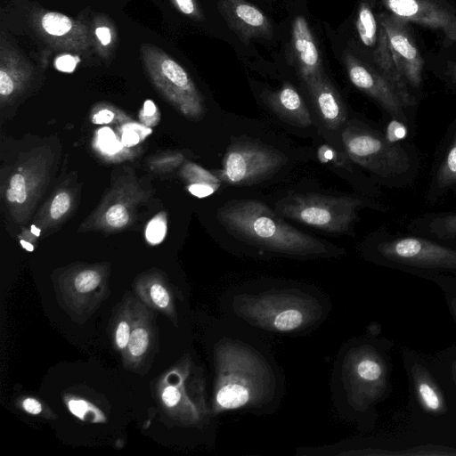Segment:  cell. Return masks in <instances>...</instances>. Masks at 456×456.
Masks as SVG:
<instances>
[{
  "mask_svg": "<svg viewBox=\"0 0 456 456\" xmlns=\"http://www.w3.org/2000/svg\"><path fill=\"white\" fill-rule=\"evenodd\" d=\"M217 219L234 237L274 252L301 256L330 254L325 243L289 225L260 200L228 202L218 209Z\"/></svg>",
  "mask_w": 456,
  "mask_h": 456,
  "instance_id": "6da1fadb",
  "label": "cell"
},
{
  "mask_svg": "<svg viewBox=\"0 0 456 456\" xmlns=\"http://www.w3.org/2000/svg\"><path fill=\"white\" fill-rule=\"evenodd\" d=\"M216 377L213 411L253 406L273 391V376L268 365L248 346L224 340L216 349Z\"/></svg>",
  "mask_w": 456,
  "mask_h": 456,
  "instance_id": "7a4b0ae2",
  "label": "cell"
},
{
  "mask_svg": "<svg viewBox=\"0 0 456 456\" xmlns=\"http://www.w3.org/2000/svg\"><path fill=\"white\" fill-rule=\"evenodd\" d=\"M238 315L272 331L289 332L316 320L320 305L314 298L289 291L241 295L234 302Z\"/></svg>",
  "mask_w": 456,
  "mask_h": 456,
  "instance_id": "3957f363",
  "label": "cell"
},
{
  "mask_svg": "<svg viewBox=\"0 0 456 456\" xmlns=\"http://www.w3.org/2000/svg\"><path fill=\"white\" fill-rule=\"evenodd\" d=\"M154 395L162 414L178 425H197L207 413L202 379L188 357L159 378Z\"/></svg>",
  "mask_w": 456,
  "mask_h": 456,
  "instance_id": "277c9868",
  "label": "cell"
},
{
  "mask_svg": "<svg viewBox=\"0 0 456 456\" xmlns=\"http://www.w3.org/2000/svg\"><path fill=\"white\" fill-rule=\"evenodd\" d=\"M362 200L348 196L296 193L276 204L281 216L331 233L347 232L357 217Z\"/></svg>",
  "mask_w": 456,
  "mask_h": 456,
  "instance_id": "5b68a950",
  "label": "cell"
},
{
  "mask_svg": "<svg viewBox=\"0 0 456 456\" xmlns=\"http://www.w3.org/2000/svg\"><path fill=\"white\" fill-rule=\"evenodd\" d=\"M141 61L157 90L190 118L206 111L204 99L188 72L171 55L151 44H142Z\"/></svg>",
  "mask_w": 456,
  "mask_h": 456,
  "instance_id": "8992f818",
  "label": "cell"
},
{
  "mask_svg": "<svg viewBox=\"0 0 456 456\" xmlns=\"http://www.w3.org/2000/svg\"><path fill=\"white\" fill-rule=\"evenodd\" d=\"M342 142L349 159L383 177L405 173L410 166L406 151L377 131L350 122L342 133Z\"/></svg>",
  "mask_w": 456,
  "mask_h": 456,
  "instance_id": "52a82bcc",
  "label": "cell"
},
{
  "mask_svg": "<svg viewBox=\"0 0 456 456\" xmlns=\"http://www.w3.org/2000/svg\"><path fill=\"white\" fill-rule=\"evenodd\" d=\"M108 273L100 265L77 266L53 278L57 300L78 323L86 322L109 296Z\"/></svg>",
  "mask_w": 456,
  "mask_h": 456,
  "instance_id": "ba28073f",
  "label": "cell"
},
{
  "mask_svg": "<svg viewBox=\"0 0 456 456\" xmlns=\"http://www.w3.org/2000/svg\"><path fill=\"white\" fill-rule=\"evenodd\" d=\"M286 162L287 157L273 147L240 141L229 146L216 175L229 184L249 185L275 174Z\"/></svg>",
  "mask_w": 456,
  "mask_h": 456,
  "instance_id": "9c48e42d",
  "label": "cell"
},
{
  "mask_svg": "<svg viewBox=\"0 0 456 456\" xmlns=\"http://www.w3.org/2000/svg\"><path fill=\"white\" fill-rule=\"evenodd\" d=\"M348 390L354 404L364 410L384 394L387 385V369L372 347L362 346L349 356L346 365Z\"/></svg>",
  "mask_w": 456,
  "mask_h": 456,
  "instance_id": "30bf717a",
  "label": "cell"
},
{
  "mask_svg": "<svg viewBox=\"0 0 456 456\" xmlns=\"http://www.w3.org/2000/svg\"><path fill=\"white\" fill-rule=\"evenodd\" d=\"M31 23L43 40L59 51L78 53L94 47L91 28L63 13L34 11Z\"/></svg>",
  "mask_w": 456,
  "mask_h": 456,
  "instance_id": "8fae6325",
  "label": "cell"
},
{
  "mask_svg": "<svg viewBox=\"0 0 456 456\" xmlns=\"http://www.w3.org/2000/svg\"><path fill=\"white\" fill-rule=\"evenodd\" d=\"M379 252L387 259L415 267L456 269V250L416 237L384 241Z\"/></svg>",
  "mask_w": 456,
  "mask_h": 456,
  "instance_id": "7c38bea8",
  "label": "cell"
},
{
  "mask_svg": "<svg viewBox=\"0 0 456 456\" xmlns=\"http://www.w3.org/2000/svg\"><path fill=\"white\" fill-rule=\"evenodd\" d=\"M157 349L158 332L154 316L150 308L136 298L130 338L121 354L122 363L126 370L142 372L151 362Z\"/></svg>",
  "mask_w": 456,
  "mask_h": 456,
  "instance_id": "4fadbf2b",
  "label": "cell"
},
{
  "mask_svg": "<svg viewBox=\"0 0 456 456\" xmlns=\"http://www.w3.org/2000/svg\"><path fill=\"white\" fill-rule=\"evenodd\" d=\"M343 61L348 78L356 88L377 101L395 119L406 122L399 97L379 72L349 53H345Z\"/></svg>",
  "mask_w": 456,
  "mask_h": 456,
  "instance_id": "5bb4252c",
  "label": "cell"
},
{
  "mask_svg": "<svg viewBox=\"0 0 456 456\" xmlns=\"http://www.w3.org/2000/svg\"><path fill=\"white\" fill-rule=\"evenodd\" d=\"M387 8L404 21L441 31L456 43V14L436 0H382Z\"/></svg>",
  "mask_w": 456,
  "mask_h": 456,
  "instance_id": "9a60e30c",
  "label": "cell"
},
{
  "mask_svg": "<svg viewBox=\"0 0 456 456\" xmlns=\"http://www.w3.org/2000/svg\"><path fill=\"white\" fill-rule=\"evenodd\" d=\"M379 23L387 35L393 57L411 86L419 87L421 83L423 61L416 45L406 29L405 21L392 14H379Z\"/></svg>",
  "mask_w": 456,
  "mask_h": 456,
  "instance_id": "2e32d148",
  "label": "cell"
},
{
  "mask_svg": "<svg viewBox=\"0 0 456 456\" xmlns=\"http://www.w3.org/2000/svg\"><path fill=\"white\" fill-rule=\"evenodd\" d=\"M218 10L229 28L245 44L255 38H272L270 20L247 0H219Z\"/></svg>",
  "mask_w": 456,
  "mask_h": 456,
  "instance_id": "e0dca14e",
  "label": "cell"
},
{
  "mask_svg": "<svg viewBox=\"0 0 456 456\" xmlns=\"http://www.w3.org/2000/svg\"><path fill=\"white\" fill-rule=\"evenodd\" d=\"M32 75L28 60L8 41L4 35L0 39V95L3 102L20 93Z\"/></svg>",
  "mask_w": 456,
  "mask_h": 456,
  "instance_id": "ac0fdd59",
  "label": "cell"
},
{
  "mask_svg": "<svg viewBox=\"0 0 456 456\" xmlns=\"http://www.w3.org/2000/svg\"><path fill=\"white\" fill-rule=\"evenodd\" d=\"M134 288L138 298L145 305L166 315L175 326H177L175 293L161 273L152 272L141 275Z\"/></svg>",
  "mask_w": 456,
  "mask_h": 456,
  "instance_id": "d6986e66",
  "label": "cell"
},
{
  "mask_svg": "<svg viewBox=\"0 0 456 456\" xmlns=\"http://www.w3.org/2000/svg\"><path fill=\"white\" fill-rule=\"evenodd\" d=\"M305 84L324 125L331 130L342 126L347 118L346 107L324 72L312 77Z\"/></svg>",
  "mask_w": 456,
  "mask_h": 456,
  "instance_id": "ffe728a7",
  "label": "cell"
},
{
  "mask_svg": "<svg viewBox=\"0 0 456 456\" xmlns=\"http://www.w3.org/2000/svg\"><path fill=\"white\" fill-rule=\"evenodd\" d=\"M291 49L296 66L304 82L323 72L322 59L313 33L305 17L297 16L292 23Z\"/></svg>",
  "mask_w": 456,
  "mask_h": 456,
  "instance_id": "44dd1931",
  "label": "cell"
},
{
  "mask_svg": "<svg viewBox=\"0 0 456 456\" xmlns=\"http://www.w3.org/2000/svg\"><path fill=\"white\" fill-rule=\"evenodd\" d=\"M266 104L283 120L299 127L313 124L305 101L290 83H284L277 91L265 92Z\"/></svg>",
  "mask_w": 456,
  "mask_h": 456,
  "instance_id": "7402d4cb",
  "label": "cell"
},
{
  "mask_svg": "<svg viewBox=\"0 0 456 456\" xmlns=\"http://www.w3.org/2000/svg\"><path fill=\"white\" fill-rule=\"evenodd\" d=\"M373 60L379 72L393 87L403 106L413 105L415 100L410 94L407 81L393 57L387 32L381 24H379L378 40L373 51Z\"/></svg>",
  "mask_w": 456,
  "mask_h": 456,
  "instance_id": "603a6c76",
  "label": "cell"
},
{
  "mask_svg": "<svg viewBox=\"0 0 456 456\" xmlns=\"http://www.w3.org/2000/svg\"><path fill=\"white\" fill-rule=\"evenodd\" d=\"M411 374L421 406L431 414L444 413L446 410L444 396L427 369L416 363L411 368Z\"/></svg>",
  "mask_w": 456,
  "mask_h": 456,
  "instance_id": "cb8c5ba5",
  "label": "cell"
},
{
  "mask_svg": "<svg viewBox=\"0 0 456 456\" xmlns=\"http://www.w3.org/2000/svg\"><path fill=\"white\" fill-rule=\"evenodd\" d=\"M135 299L131 295L126 297L117 305L110 322L109 330L112 346L120 354L126 350L130 338Z\"/></svg>",
  "mask_w": 456,
  "mask_h": 456,
  "instance_id": "d4e9b609",
  "label": "cell"
},
{
  "mask_svg": "<svg viewBox=\"0 0 456 456\" xmlns=\"http://www.w3.org/2000/svg\"><path fill=\"white\" fill-rule=\"evenodd\" d=\"M93 45L99 56L107 61L113 59L118 45V33L113 21L105 14H98L92 23Z\"/></svg>",
  "mask_w": 456,
  "mask_h": 456,
  "instance_id": "484cf974",
  "label": "cell"
},
{
  "mask_svg": "<svg viewBox=\"0 0 456 456\" xmlns=\"http://www.w3.org/2000/svg\"><path fill=\"white\" fill-rule=\"evenodd\" d=\"M356 29L364 45L368 47L376 45L379 34L378 24L370 5L365 2H362L359 7Z\"/></svg>",
  "mask_w": 456,
  "mask_h": 456,
  "instance_id": "4316f807",
  "label": "cell"
},
{
  "mask_svg": "<svg viewBox=\"0 0 456 456\" xmlns=\"http://www.w3.org/2000/svg\"><path fill=\"white\" fill-rule=\"evenodd\" d=\"M31 181L32 180L22 172L13 174L9 180L5 193L8 202L18 206L25 204L28 200L30 190L33 187Z\"/></svg>",
  "mask_w": 456,
  "mask_h": 456,
  "instance_id": "83f0119b",
  "label": "cell"
},
{
  "mask_svg": "<svg viewBox=\"0 0 456 456\" xmlns=\"http://www.w3.org/2000/svg\"><path fill=\"white\" fill-rule=\"evenodd\" d=\"M436 182L440 189H446L456 184V135L438 169Z\"/></svg>",
  "mask_w": 456,
  "mask_h": 456,
  "instance_id": "f1b7e54d",
  "label": "cell"
},
{
  "mask_svg": "<svg viewBox=\"0 0 456 456\" xmlns=\"http://www.w3.org/2000/svg\"><path fill=\"white\" fill-rule=\"evenodd\" d=\"M429 232L437 238L452 239L456 237V214L434 218L429 223Z\"/></svg>",
  "mask_w": 456,
  "mask_h": 456,
  "instance_id": "f546056e",
  "label": "cell"
},
{
  "mask_svg": "<svg viewBox=\"0 0 456 456\" xmlns=\"http://www.w3.org/2000/svg\"><path fill=\"white\" fill-rule=\"evenodd\" d=\"M184 175L188 181L191 182L190 184H207L219 189L222 183L217 175L194 164H189L186 167Z\"/></svg>",
  "mask_w": 456,
  "mask_h": 456,
  "instance_id": "4dcf8cb0",
  "label": "cell"
},
{
  "mask_svg": "<svg viewBox=\"0 0 456 456\" xmlns=\"http://www.w3.org/2000/svg\"><path fill=\"white\" fill-rule=\"evenodd\" d=\"M129 217L128 209L121 203L109 207L104 215L106 224L115 229L126 226L129 222Z\"/></svg>",
  "mask_w": 456,
  "mask_h": 456,
  "instance_id": "1f68e13d",
  "label": "cell"
},
{
  "mask_svg": "<svg viewBox=\"0 0 456 456\" xmlns=\"http://www.w3.org/2000/svg\"><path fill=\"white\" fill-rule=\"evenodd\" d=\"M20 406L27 413L41 416L47 419H55L57 417L53 411L41 401L34 397H25L20 402Z\"/></svg>",
  "mask_w": 456,
  "mask_h": 456,
  "instance_id": "d6a6232c",
  "label": "cell"
},
{
  "mask_svg": "<svg viewBox=\"0 0 456 456\" xmlns=\"http://www.w3.org/2000/svg\"><path fill=\"white\" fill-rule=\"evenodd\" d=\"M317 158L322 163H332L334 166L345 167L347 166L346 153H339L332 147L323 144L317 150Z\"/></svg>",
  "mask_w": 456,
  "mask_h": 456,
  "instance_id": "836d02e7",
  "label": "cell"
},
{
  "mask_svg": "<svg viewBox=\"0 0 456 456\" xmlns=\"http://www.w3.org/2000/svg\"><path fill=\"white\" fill-rule=\"evenodd\" d=\"M71 198L66 191H60L53 199L49 215L52 219L58 220L62 217L70 208Z\"/></svg>",
  "mask_w": 456,
  "mask_h": 456,
  "instance_id": "e575fe53",
  "label": "cell"
},
{
  "mask_svg": "<svg viewBox=\"0 0 456 456\" xmlns=\"http://www.w3.org/2000/svg\"><path fill=\"white\" fill-rule=\"evenodd\" d=\"M167 232V224L163 217H154L147 225L145 236L151 244L159 243Z\"/></svg>",
  "mask_w": 456,
  "mask_h": 456,
  "instance_id": "d590c367",
  "label": "cell"
},
{
  "mask_svg": "<svg viewBox=\"0 0 456 456\" xmlns=\"http://www.w3.org/2000/svg\"><path fill=\"white\" fill-rule=\"evenodd\" d=\"M170 2L183 15L196 20L203 19V13L196 0H170Z\"/></svg>",
  "mask_w": 456,
  "mask_h": 456,
  "instance_id": "8d00e7d4",
  "label": "cell"
},
{
  "mask_svg": "<svg viewBox=\"0 0 456 456\" xmlns=\"http://www.w3.org/2000/svg\"><path fill=\"white\" fill-rule=\"evenodd\" d=\"M405 134L406 128L403 123L395 119L388 125L385 136L389 142H395V141L403 138Z\"/></svg>",
  "mask_w": 456,
  "mask_h": 456,
  "instance_id": "74e56055",
  "label": "cell"
},
{
  "mask_svg": "<svg viewBox=\"0 0 456 456\" xmlns=\"http://www.w3.org/2000/svg\"><path fill=\"white\" fill-rule=\"evenodd\" d=\"M218 188L207 184H190L188 186V191L190 193L198 198L208 197L216 192Z\"/></svg>",
  "mask_w": 456,
  "mask_h": 456,
  "instance_id": "f35d334b",
  "label": "cell"
},
{
  "mask_svg": "<svg viewBox=\"0 0 456 456\" xmlns=\"http://www.w3.org/2000/svg\"><path fill=\"white\" fill-rule=\"evenodd\" d=\"M77 65V60L70 54H64L58 57L55 61L56 68L64 72L72 71Z\"/></svg>",
  "mask_w": 456,
  "mask_h": 456,
  "instance_id": "ab89813d",
  "label": "cell"
},
{
  "mask_svg": "<svg viewBox=\"0 0 456 456\" xmlns=\"http://www.w3.org/2000/svg\"><path fill=\"white\" fill-rule=\"evenodd\" d=\"M114 117L113 111L109 109H102L93 116L92 122L97 125L109 124L114 119Z\"/></svg>",
  "mask_w": 456,
  "mask_h": 456,
  "instance_id": "60d3db41",
  "label": "cell"
},
{
  "mask_svg": "<svg viewBox=\"0 0 456 456\" xmlns=\"http://www.w3.org/2000/svg\"><path fill=\"white\" fill-rule=\"evenodd\" d=\"M157 113V108L152 101L147 100L143 104V109L142 110V117L143 116V120L147 123V119L152 118Z\"/></svg>",
  "mask_w": 456,
  "mask_h": 456,
  "instance_id": "b9f144b4",
  "label": "cell"
},
{
  "mask_svg": "<svg viewBox=\"0 0 456 456\" xmlns=\"http://www.w3.org/2000/svg\"><path fill=\"white\" fill-rule=\"evenodd\" d=\"M122 141L126 145H134L139 142V135L135 132L127 131L123 134Z\"/></svg>",
  "mask_w": 456,
  "mask_h": 456,
  "instance_id": "7bdbcfd3",
  "label": "cell"
},
{
  "mask_svg": "<svg viewBox=\"0 0 456 456\" xmlns=\"http://www.w3.org/2000/svg\"><path fill=\"white\" fill-rule=\"evenodd\" d=\"M20 244L21 246L28 251H33L34 250V246L29 243V242H27L25 241L24 240H20Z\"/></svg>",
  "mask_w": 456,
  "mask_h": 456,
  "instance_id": "ee69618b",
  "label": "cell"
},
{
  "mask_svg": "<svg viewBox=\"0 0 456 456\" xmlns=\"http://www.w3.org/2000/svg\"><path fill=\"white\" fill-rule=\"evenodd\" d=\"M452 369H453V373H454V375L456 377V362L453 363Z\"/></svg>",
  "mask_w": 456,
  "mask_h": 456,
  "instance_id": "f6af8a7d",
  "label": "cell"
},
{
  "mask_svg": "<svg viewBox=\"0 0 456 456\" xmlns=\"http://www.w3.org/2000/svg\"><path fill=\"white\" fill-rule=\"evenodd\" d=\"M452 308H453L454 314L456 316V305H453Z\"/></svg>",
  "mask_w": 456,
  "mask_h": 456,
  "instance_id": "bcb514c9",
  "label": "cell"
},
{
  "mask_svg": "<svg viewBox=\"0 0 456 456\" xmlns=\"http://www.w3.org/2000/svg\"><path fill=\"white\" fill-rule=\"evenodd\" d=\"M455 77H456V69H455Z\"/></svg>",
  "mask_w": 456,
  "mask_h": 456,
  "instance_id": "7dc6e473",
  "label": "cell"
}]
</instances>
